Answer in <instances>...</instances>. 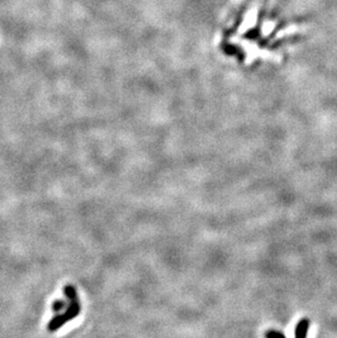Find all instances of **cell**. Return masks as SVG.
<instances>
[{
  "mask_svg": "<svg viewBox=\"0 0 337 338\" xmlns=\"http://www.w3.org/2000/svg\"><path fill=\"white\" fill-rule=\"evenodd\" d=\"M265 338H286V336L278 331L269 330L265 333Z\"/></svg>",
  "mask_w": 337,
  "mask_h": 338,
  "instance_id": "277c9868",
  "label": "cell"
},
{
  "mask_svg": "<svg viewBox=\"0 0 337 338\" xmlns=\"http://www.w3.org/2000/svg\"><path fill=\"white\" fill-rule=\"evenodd\" d=\"M66 302L63 301V300H56V301H54L52 304V309L54 312H61L65 308H66Z\"/></svg>",
  "mask_w": 337,
  "mask_h": 338,
  "instance_id": "3957f363",
  "label": "cell"
},
{
  "mask_svg": "<svg viewBox=\"0 0 337 338\" xmlns=\"http://www.w3.org/2000/svg\"><path fill=\"white\" fill-rule=\"evenodd\" d=\"M310 325H311V321L308 318H303L299 321L295 330V338H307Z\"/></svg>",
  "mask_w": 337,
  "mask_h": 338,
  "instance_id": "7a4b0ae2",
  "label": "cell"
},
{
  "mask_svg": "<svg viewBox=\"0 0 337 338\" xmlns=\"http://www.w3.org/2000/svg\"><path fill=\"white\" fill-rule=\"evenodd\" d=\"M64 292L67 296V298L70 300V303L64 313L54 316V318L50 321V323H48L47 325V330L52 333L56 332L58 329H61V327L66 324L68 321L77 318L80 313L81 305L79 302L76 288L72 285H67L64 288Z\"/></svg>",
  "mask_w": 337,
  "mask_h": 338,
  "instance_id": "6da1fadb",
  "label": "cell"
}]
</instances>
